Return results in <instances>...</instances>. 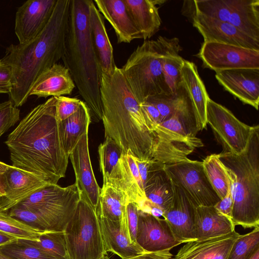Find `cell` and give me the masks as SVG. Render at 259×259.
Here are the masks:
<instances>
[{
  "label": "cell",
  "instance_id": "1",
  "mask_svg": "<svg viewBox=\"0 0 259 259\" xmlns=\"http://www.w3.org/2000/svg\"><path fill=\"white\" fill-rule=\"evenodd\" d=\"M56 103L52 97L33 108L5 142L13 166L52 184L65 177L69 159L60 140Z\"/></svg>",
  "mask_w": 259,
  "mask_h": 259
},
{
  "label": "cell",
  "instance_id": "2",
  "mask_svg": "<svg viewBox=\"0 0 259 259\" xmlns=\"http://www.w3.org/2000/svg\"><path fill=\"white\" fill-rule=\"evenodd\" d=\"M70 0H57L43 30L25 44H11L2 61L12 70L10 100L17 107L27 100L39 76L62 59L69 14Z\"/></svg>",
  "mask_w": 259,
  "mask_h": 259
},
{
  "label": "cell",
  "instance_id": "3",
  "mask_svg": "<svg viewBox=\"0 0 259 259\" xmlns=\"http://www.w3.org/2000/svg\"><path fill=\"white\" fill-rule=\"evenodd\" d=\"M100 97L105 138L115 141L124 154L140 160H152V134L120 68L116 66L109 76L102 74Z\"/></svg>",
  "mask_w": 259,
  "mask_h": 259
},
{
  "label": "cell",
  "instance_id": "4",
  "mask_svg": "<svg viewBox=\"0 0 259 259\" xmlns=\"http://www.w3.org/2000/svg\"><path fill=\"white\" fill-rule=\"evenodd\" d=\"M90 0H70L64 54V66L69 70L79 94L94 121L102 120L100 87L102 71L91 37Z\"/></svg>",
  "mask_w": 259,
  "mask_h": 259
},
{
  "label": "cell",
  "instance_id": "5",
  "mask_svg": "<svg viewBox=\"0 0 259 259\" xmlns=\"http://www.w3.org/2000/svg\"><path fill=\"white\" fill-rule=\"evenodd\" d=\"M228 175L233 200L232 222L245 228L259 227V126H254L239 154H218Z\"/></svg>",
  "mask_w": 259,
  "mask_h": 259
},
{
  "label": "cell",
  "instance_id": "6",
  "mask_svg": "<svg viewBox=\"0 0 259 259\" xmlns=\"http://www.w3.org/2000/svg\"><path fill=\"white\" fill-rule=\"evenodd\" d=\"M198 132L194 109L187 94L175 113L152 132V159L164 164L188 159L195 149L203 146L196 137Z\"/></svg>",
  "mask_w": 259,
  "mask_h": 259
},
{
  "label": "cell",
  "instance_id": "7",
  "mask_svg": "<svg viewBox=\"0 0 259 259\" xmlns=\"http://www.w3.org/2000/svg\"><path fill=\"white\" fill-rule=\"evenodd\" d=\"M170 38L159 36L137 47L120 68L135 97L141 104L148 98L168 94L162 72V60Z\"/></svg>",
  "mask_w": 259,
  "mask_h": 259
},
{
  "label": "cell",
  "instance_id": "8",
  "mask_svg": "<svg viewBox=\"0 0 259 259\" xmlns=\"http://www.w3.org/2000/svg\"><path fill=\"white\" fill-rule=\"evenodd\" d=\"M64 231L69 259H99L107 254L96 209L84 198L80 197Z\"/></svg>",
  "mask_w": 259,
  "mask_h": 259
},
{
  "label": "cell",
  "instance_id": "9",
  "mask_svg": "<svg viewBox=\"0 0 259 259\" xmlns=\"http://www.w3.org/2000/svg\"><path fill=\"white\" fill-rule=\"evenodd\" d=\"M80 197L81 192L75 182L66 187L48 184L19 203L37 213L50 231H64Z\"/></svg>",
  "mask_w": 259,
  "mask_h": 259
},
{
  "label": "cell",
  "instance_id": "10",
  "mask_svg": "<svg viewBox=\"0 0 259 259\" xmlns=\"http://www.w3.org/2000/svg\"><path fill=\"white\" fill-rule=\"evenodd\" d=\"M186 9L228 22L259 40V0L188 1Z\"/></svg>",
  "mask_w": 259,
  "mask_h": 259
},
{
  "label": "cell",
  "instance_id": "11",
  "mask_svg": "<svg viewBox=\"0 0 259 259\" xmlns=\"http://www.w3.org/2000/svg\"><path fill=\"white\" fill-rule=\"evenodd\" d=\"M173 184L181 188L196 206H214L221 199L205 174L202 161L188 159L164 164Z\"/></svg>",
  "mask_w": 259,
  "mask_h": 259
},
{
  "label": "cell",
  "instance_id": "12",
  "mask_svg": "<svg viewBox=\"0 0 259 259\" xmlns=\"http://www.w3.org/2000/svg\"><path fill=\"white\" fill-rule=\"evenodd\" d=\"M206 122L222 145L223 152L235 154L245 149L254 127L241 122L230 110L210 98L207 102Z\"/></svg>",
  "mask_w": 259,
  "mask_h": 259
},
{
  "label": "cell",
  "instance_id": "13",
  "mask_svg": "<svg viewBox=\"0 0 259 259\" xmlns=\"http://www.w3.org/2000/svg\"><path fill=\"white\" fill-rule=\"evenodd\" d=\"M203 66L214 71L259 69V51L212 41H204L196 55Z\"/></svg>",
  "mask_w": 259,
  "mask_h": 259
},
{
  "label": "cell",
  "instance_id": "14",
  "mask_svg": "<svg viewBox=\"0 0 259 259\" xmlns=\"http://www.w3.org/2000/svg\"><path fill=\"white\" fill-rule=\"evenodd\" d=\"M187 17L203 37L204 41H212L259 51V40L246 34L226 22L197 14L183 8Z\"/></svg>",
  "mask_w": 259,
  "mask_h": 259
},
{
  "label": "cell",
  "instance_id": "15",
  "mask_svg": "<svg viewBox=\"0 0 259 259\" xmlns=\"http://www.w3.org/2000/svg\"><path fill=\"white\" fill-rule=\"evenodd\" d=\"M49 183L35 175L9 165L0 175V211L8 212L36 191Z\"/></svg>",
  "mask_w": 259,
  "mask_h": 259
},
{
  "label": "cell",
  "instance_id": "16",
  "mask_svg": "<svg viewBox=\"0 0 259 259\" xmlns=\"http://www.w3.org/2000/svg\"><path fill=\"white\" fill-rule=\"evenodd\" d=\"M57 0H28L18 8L15 33L19 44L34 39L45 28L53 14Z\"/></svg>",
  "mask_w": 259,
  "mask_h": 259
},
{
  "label": "cell",
  "instance_id": "17",
  "mask_svg": "<svg viewBox=\"0 0 259 259\" xmlns=\"http://www.w3.org/2000/svg\"><path fill=\"white\" fill-rule=\"evenodd\" d=\"M137 243L146 252L169 250L181 243L164 219L139 210Z\"/></svg>",
  "mask_w": 259,
  "mask_h": 259
},
{
  "label": "cell",
  "instance_id": "18",
  "mask_svg": "<svg viewBox=\"0 0 259 259\" xmlns=\"http://www.w3.org/2000/svg\"><path fill=\"white\" fill-rule=\"evenodd\" d=\"M75 175V183L81 197L95 209L98 204L101 188L93 170L89 150L88 132L80 139L69 156Z\"/></svg>",
  "mask_w": 259,
  "mask_h": 259
},
{
  "label": "cell",
  "instance_id": "19",
  "mask_svg": "<svg viewBox=\"0 0 259 259\" xmlns=\"http://www.w3.org/2000/svg\"><path fill=\"white\" fill-rule=\"evenodd\" d=\"M224 89L246 104L258 110L259 69H236L215 72Z\"/></svg>",
  "mask_w": 259,
  "mask_h": 259
},
{
  "label": "cell",
  "instance_id": "20",
  "mask_svg": "<svg viewBox=\"0 0 259 259\" xmlns=\"http://www.w3.org/2000/svg\"><path fill=\"white\" fill-rule=\"evenodd\" d=\"M196 206L183 190L174 184V196L170 207L164 212L176 238L181 244L194 239V224Z\"/></svg>",
  "mask_w": 259,
  "mask_h": 259
},
{
  "label": "cell",
  "instance_id": "21",
  "mask_svg": "<svg viewBox=\"0 0 259 259\" xmlns=\"http://www.w3.org/2000/svg\"><path fill=\"white\" fill-rule=\"evenodd\" d=\"M102 186H109L122 192L129 202L139 207L147 199L134 157L123 153L118 164Z\"/></svg>",
  "mask_w": 259,
  "mask_h": 259
},
{
  "label": "cell",
  "instance_id": "22",
  "mask_svg": "<svg viewBox=\"0 0 259 259\" xmlns=\"http://www.w3.org/2000/svg\"><path fill=\"white\" fill-rule=\"evenodd\" d=\"M239 235L234 231L224 235L190 240L179 249L174 259H227Z\"/></svg>",
  "mask_w": 259,
  "mask_h": 259
},
{
  "label": "cell",
  "instance_id": "23",
  "mask_svg": "<svg viewBox=\"0 0 259 259\" xmlns=\"http://www.w3.org/2000/svg\"><path fill=\"white\" fill-rule=\"evenodd\" d=\"M94 2L102 16L112 26L118 43H130L135 39H143L123 0Z\"/></svg>",
  "mask_w": 259,
  "mask_h": 259
},
{
  "label": "cell",
  "instance_id": "24",
  "mask_svg": "<svg viewBox=\"0 0 259 259\" xmlns=\"http://www.w3.org/2000/svg\"><path fill=\"white\" fill-rule=\"evenodd\" d=\"M181 80L193 106L197 129L202 131L207 124L206 106L209 97L194 63L184 60L181 69Z\"/></svg>",
  "mask_w": 259,
  "mask_h": 259
},
{
  "label": "cell",
  "instance_id": "25",
  "mask_svg": "<svg viewBox=\"0 0 259 259\" xmlns=\"http://www.w3.org/2000/svg\"><path fill=\"white\" fill-rule=\"evenodd\" d=\"M90 26L92 42L101 65L102 74L111 75L116 67L114 60L113 50L109 38L103 17L90 0Z\"/></svg>",
  "mask_w": 259,
  "mask_h": 259
},
{
  "label": "cell",
  "instance_id": "26",
  "mask_svg": "<svg viewBox=\"0 0 259 259\" xmlns=\"http://www.w3.org/2000/svg\"><path fill=\"white\" fill-rule=\"evenodd\" d=\"M75 87L69 70L64 65L56 63L39 76L29 96L47 98L70 95Z\"/></svg>",
  "mask_w": 259,
  "mask_h": 259
},
{
  "label": "cell",
  "instance_id": "27",
  "mask_svg": "<svg viewBox=\"0 0 259 259\" xmlns=\"http://www.w3.org/2000/svg\"><path fill=\"white\" fill-rule=\"evenodd\" d=\"M235 227L230 219L219 212L213 206L196 207L194 239L228 234L235 231Z\"/></svg>",
  "mask_w": 259,
  "mask_h": 259
},
{
  "label": "cell",
  "instance_id": "28",
  "mask_svg": "<svg viewBox=\"0 0 259 259\" xmlns=\"http://www.w3.org/2000/svg\"><path fill=\"white\" fill-rule=\"evenodd\" d=\"M104 250L121 259H127L145 251L139 245L132 243L120 229V222L98 218Z\"/></svg>",
  "mask_w": 259,
  "mask_h": 259
},
{
  "label": "cell",
  "instance_id": "29",
  "mask_svg": "<svg viewBox=\"0 0 259 259\" xmlns=\"http://www.w3.org/2000/svg\"><path fill=\"white\" fill-rule=\"evenodd\" d=\"M156 162L151 168L144 187L147 199L162 208L164 212L170 206L174 196V184L164 168Z\"/></svg>",
  "mask_w": 259,
  "mask_h": 259
},
{
  "label": "cell",
  "instance_id": "30",
  "mask_svg": "<svg viewBox=\"0 0 259 259\" xmlns=\"http://www.w3.org/2000/svg\"><path fill=\"white\" fill-rule=\"evenodd\" d=\"M91 121L90 110L83 101L77 112L65 120L58 121L62 146L68 157L81 137L88 132Z\"/></svg>",
  "mask_w": 259,
  "mask_h": 259
},
{
  "label": "cell",
  "instance_id": "31",
  "mask_svg": "<svg viewBox=\"0 0 259 259\" xmlns=\"http://www.w3.org/2000/svg\"><path fill=\"white\" fill-rule=\"evenodd\" d=\"M136 26L145 40L159 29L161 19L153 0H123Z\"/></svg>",
  "mask_w": 259,
  "mask_h": 259
},
{
  "label": "cell",
  "instance_id": "32",
  "mask_svg": "<svg viewBox=\"0 0 259 259\" xmlns=\"http://www.w3.org/2000/svg\"><path fill=\"white\" fill-rule=\"evenodd\" d=\"M128 202L127 196L122 192L109 186H102L96 208L97 215L112 221L125 222Z\"/></svg>",
  "mask_w": 259,
  "mask_h": 259
},
{
  "label": "cell",
  "instance_id": "33",
  "mask_svg": "<svg viewBox=\"0 0 259 259\" xmlns=\"http://www.w3.org/2000/svg\"><path fill=\"white\" fill-rule=\"evenodd\" d=\"M181 50L179 39L170 38L162 60V72L168 94H177L183 89L181 69L185 60L179 55Z\"/></svg>",
  "mask_w": 259,
  "mask_h": 259
},
{
  "label": "cell",
  "instance_id": "34",
  "mask_svg": "<svg viewBox=\"0 0 259 259\" xmlns=\"http://www.w3.org/2000/svg\"><path fill=\"white\" fill-rule=\"evenodd\" d=\"M202 164L209 183L220 198L222 199L230 190V182L218 155L213 154L207 156Z\"/></svg>",
  "mask_w": 259,
  "mask_h": 259
},
{
  "label": "cell",
  "instance_id": "35",
  "mask_svg": "<svg viewBox=\"0 0 259 259\" xmlns=\"http://www.w3.org/2000/svg\"><path fill=\"white\" fill-rule=\"evenodd\" d=\"M20 240L27 245L36 247L55 256L69 259L64 231L45 232L39 235L36 240Z\"/></svg>",
  "mask_w": 259,
  "mask_h": 259
},
{
  "label": "cell",
  "instance_id": "36",
  "mask_svg": "<svg viewBox=\"0 0 259 259\" xmlns=\"http://www.w3.org/2000/svg\"><path fill=\"white\" fill-rule=\"evenodd\" d=\"M105 139L98 148L100 168L103 183L108 179L123 153L121 148L115 141L109 137Z\"/></svg>",
  "mask_w": 259,
  "mask_h": 259
},
{
  "label": "cell",
  "instance_id": "37",
  "mask_svg": "<svg viewBox=\"0 0 259 259\" xmlns=\"http://www.w3.org/2000/svg\"><path fill=\"white\" fill-rule=\"evenodd\" d=\"M187 96V93L183 88L177 94H159L150 97L145 101L156 107L160 115V122H162L175 113L183 104Z\"/></svg>",
  "mask_w": 259,
  "mask_h": 259
},
{
  "label": "cell",
  "instance_id": "38",
  "mask_svg": "<svg viewBox=\"0 0 259 259\" xmlns=\"http://www.w3.org/2000/svg\"><path fill=\"white\" fill-rule=\"evenodd\" d=\"M0 251L11 259H64L27 245L20 239L1 246Z\"/></svg>",
  "mask_w": 259,
  "mask_h": 259
},
{
  "label": "cell",
  "instance_id": "39",
  "mask_svg": "<svg viewBox=\"0 0 259 259\" xmlns=\"http://www.w3.org/2000/svg\"><path fill=\"white\" fill-rule=\"evenodd\" d=\"M0 231L16 237L18 239L31 240H36L38 236L44 233L12 217L7 212L1 211Z\"/></svg>",
  "mask_w": 259,
  "mask_h": 259
},
{
  "label": "cell",
  "instance_id": "40",
  "mask_svg": "<svg viewBox=\"0 0 259 259\" xmlns=\"http://www.w3.org/2000/svg\"><path fill=\"white\" fill-rule=\"evenodd\" d=\"M258 247L259 227H256L248 233L239 235L232 247L227 259H248Z\"/></svg>",
  "mask_w": 259,
  "mask_h": 259
},
{
  "label": "cell",
  "instance_id": "41",
  "mask_svg": "<svg viewBox=\"0 0 259 259\" xmlns=\"http://www.w3.org/2000/svg\"><path fill=\"white\" fill-rule=\"evenodd\" d=\"M7 212L12 217L40 232L50 231L47 224L37 213L20 203L12 207Z\"/></svg>",
  "mask_w": 259,
  "mask_h": 259
},
{
  "label": "cell",
  "instance_id": "42",
  "mask_svg": "<svg viewBox=\"0 0 259 259\" xmlns=\"http://www.w3.org/2000/svg\"><path fill=\"white\" fill-rule=\"evenodd\" d=\"M20 119V110L10 100L0 103V137Z\"/></svg>",
  "mask_w": 259,
  "mask_h": 259
},
{
  "label": "cell",
  "instance_id": "43",
  "mask_svg": "<svg viewBox=\"0 0 259 259\" xmlns=\"http://www.w3.org/2000/svg\"><path fill=\"white\" fill-rule=\"evenodd\" d=\"M56 115L58 121L70 117L78 110L82 101L64 96L56 97Z\"/></svg>",
  "mask_w": 259,
  "mask_h": 259
},
{
  "label": "cell",
  "instance_id": "44",
  "mask_svg": "<svg viewBox=\"0 0 259 259\" xmlns=\"http://www.w3.org/2000/svg\"><path fill=\"white\" fill-rule=\"evenodd\" d=\"M141 111L148 131L152 134L160 123V115L156 107L148 101L140 104Z\"/></svg>",
  "mask_w": 259,
  "mask_h": 259
},
{
  "label": "cell",
  "instance_id": "45",
  "mask_svg": "<svg viewBox=\"0 0 259 259\" xmlns=\"http://www.w3.org/2000/svg\"><path fill=\"white\" fill-rule=\"evenodd\" d=\"M139 210V208L135 202H129L126 206V221L130 239L132 243L137 244Z\"/></svg>",
  "mask_w": 259,
  "mask_h": 259
},
{
  "label": "cell",
  "instance_id": "46",
  "mask_svg": "<svg viewBox=\"0 0 259 259\" xmlns=\"http://www.w3.org/2000/svg\"><path fill=\"white\" fill-rule=\"evenodd\" d=\"M11 67L0 59V94H9L12 88Z\"/></svg>",
  "mask_w": 259,
  "mask_h": 259
},
{
  "label": "cell",
  "instance_id": "47",
  "mask_svg": "<svg viewBox=\"0 0 259 259\" xmlns=\"http://www.w3.org/2000/svg\"><path fill=\"white\" fill-rule=\"evenodd\" d=\"M233 204V200L230 190L227 195L213 206L219 212L232 221Z\"/></svg>",
  "mask_w": 259,
  "mask_h": 259
},
{
  "label": "cell",
  "instance_id": "48",
  "mask_svg": "<svg viewBox=\"0 0 259 259\" xmlns=\"http://www.w3.org/2000/svg\"><path fill=\"white\" fill-rule=\"evenodd\" d=\"M127 259H174L169 250L145 252Z\"/></svg>",
  "mask_w": 259,
  "mask_h": 259
},
{
  "label": "cell",
  "instance_id": "49",
  "mask_svg": "<svg viewBox=\"0 0 259 259\" xmlns=\"http://www.w3.org/2000/svg\"><path fill=\"white\" fill-rule=\"evenodd\" d=\"M134 158L138 167L144 188L147 179L149 172L154 160H140L136 157Z\"/></svg>",
  "mask_w": 259,
  "mask_h": 259
},
{
  "label": "cell",
  "instance_id": "50",
  "mask_svg": "<svg viewBox=\"0 0 259 259\" xmlns=\"http://www.w3.org/2000/svg\"><path fill=\"white\" fill-rule=\"evenodd\" d=\"M18 238L16 237L0 231V247L14 242Z\"/></svg>",
  "mask_w": 259,
  "mask_h": 259
},
{
  "label": "cell",
  "instance_id": "51",
  "mask_svg": "<svg viewBox=\"0 0 259 259\" xmlns=\"http://www.w3.org/2000/svg\"><path fill=\"white\" fill-rule=\"evenodd\" d=\"M8 166L9 165L0 161V175L6 170ZM3 195V192L0 187V197H2Z\"/></svg>",
  "mask_w": 259,
  "mask_h": 259
},
{
  "label": "cell",
  "instance_id": "52",
  "mask_svg": "<svg viewBox=\"0 0 259 259\" xmlns=\"http://www.w3.org/2000/svg\"><path fill=\"white\" fill-rule=\"evenodd\" d=\"M248 259H259V247L252 252Z\"/></svg>",
  "mask_w": 259,
  "mask_h": 259
},
{
  "label": "cell",
  "instance_id": "53",
  "mask_svg": "<svg viewBox=\"0 0 259 259\" xmlns=\"http://www.w3.org/2000/svg\"><path fill=\"white\" fill-rule=\"evenodd\" d=\"M0 259H11L9 257L6 256L0 251Z\"/></svg>",
  "mask_w": 259,
  "mask_h": 259
},
{
  "label": "cell",
  "instance_id": "54",
  "mask_svg": "<svg viewBox=\"0 0 259 259\" xmlns=\"http://www.w3.org/2000/svg\"><path fill=\"white\" fill-rule=\"evenodd\" d=\"M99 259H109V257L106 255H105Z\"/></svg>",
  "mask_w": 259,
  "mask_h": 259
}]
</instances>
